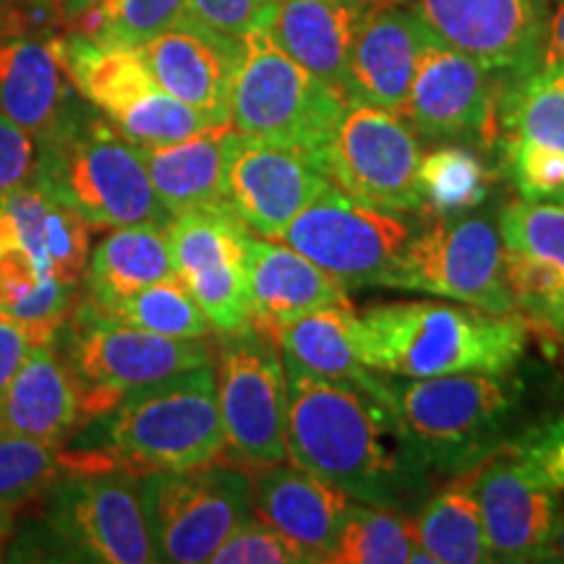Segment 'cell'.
<instances>
[{
	"mask_svg": "<svg viewBox=\"0 0 564 564\" xmlns=\"http://www.w3.org/2000/svg\"><path fill=\"white\" fill-rule=\"evenodd\" d=\"M285 377L288 460L356 502L419 510L432 470L411 449L390 403L358 384L316 377L291 358Z\"/></svg>",
	"mask_w": 564,
	"mask_h": 564,
	"instance_id": "6da1fadb",
	"label": "cell"
},
{
	"mask_svg": "<svg viewBox=\"0 0 564 564\" xmlns=\"http://www.w3.org/2000/svg\"><path fill=\"white\" fill-rule=\"evenodd\" d=\"M76 474L137 468L186 470L225 453V429L212 364L126 392L84 423L70 444Z\"/></svg>",
	"mask_w": 564,
	"mask_h": 564,
	"instance_id": "7a4b0ae2",
	"label": "cell"
},
{
	"mask_svg": "<svg viewBox=\"0 0 564 564\" xmlns=\"http://www.w3.org/2000/svg\"><path fill=\"white\" fill-rule=\"evenodd\" d=\"M356 345L371 371L398 379H432L465 371H512L528 348L520 314L434 301L371 306L356 322Z\"/></svg>",
	"mask_w": 564,
	"mask_h": 564,
	"instance_id": "3957f363",
	"label": "cell"
},
{
	"mask_svg": "<svg viewBox=\"0 0 564 564\" xmlns=\"http://www.w3.org/2000/svg\"><path fill=\"white\" fill-rule=\"evenodd\" d=\"M390 384V408L432 474L460 476L507 447L525 382L512 371L444 373Z\"/></svg>",
	"mask_w": 564,
	"mask_h": 564,
	"instance_id": "277c9868",
	"label": "cell"
},
{
	"mask_svg": "<svg viewBox=\"0 0 564 564\" xmlns=\"http://www.w3.org/2000/svg\"><path fill=\"white\" fill-rule=\"evenodd\" d=\"M34 186L74 209L89 228L167 225L139 144L84 102L74 118L40 141Z\"/></svg>",
	"mask_w": 564,
	"mask_h": 564,
	"instance_id": "5b68a950",
	"label": "cell"
},
{
	"mask_svg": "<svg viewBox=\"0 0 564 564\" xmlns=\"http://www.w3.org/2000/svg\"><path fill=\"white\" fill-rule=\"evenodd\" d=\"M345 97L282 53L262 21L241 37L230 123L246 137L316 152L333 139Z\"/></svg>",
	"mask_w": 564,
	"mask_h": 564,
	"instance_id": "8992f818",
	"label": "cell"
},
{
	"mask_svg": "<svg viewBox=\"0 0 564 564\" xmlns=\"http://www.w3.org/2000/svg\"><path fill=\"white\" fill-rule=\"evenodd\" d=\"M68 316L58 340L63 361L79 387L84 423L137 387L212 364V348L204 340L147 333L100 312L87 299L74 303Z\"/></svg>",
	"mask_w": 564,
	"mask_h": 564,
	"instance_id": "52a82bcc",
	"label": "cell"
},
{
	"mask_svg": "<svg viewBox=\"0 0 564 564\" xmlns=\"http://www.w3.org/2000/svg\"><path fill=\"white\" fill-rule=\"evenodd\" d=\"M58 53L76 91L133 144H173L223 126L162 89L137 47L70 32Z\"/></svg>",
	"mask_w": 564,
	"mask_h": 564,
	"instance_id": "ba28073f",
	"label": "cell"
},
{
	"mask_svg": "<svg viewBox=\"0 0 564 564\" xmlns=\"http://www.w3.org/2000/svg\"><path fill=\"white\" fill-rule=\"evenodd\" d=\"M139 497L158 562H209L251 518V478L230 465L154 470L139 484Z\"/></svg>",
	"mask_w": 564,
	"mask_h": 564,
	"instance_id": "9c48e42d",
	"label": "cell"
},
{
	"mask_svg": "<svg viewBox=\"0 0 564 564\" xmlns=\"http://www.w3.org/2000/svg\"><path fill=\"white\" fill-rule=\"evenodd\" d=\"M387 288L512 314L505 280V246L489 217H440L413 232L384 278Z\"/></svg>",
	"mask_w": 564,
	"mask_h": 564,
	"instance_id": "30bf717a",
	"label": "cell"
},
{
	"mask_svg": "<svg viewBox=\"0 0 564 564\" xmlns=\"http://www.w3.org/2000/svg\"><path fill=\"white\" fill-rule=\"evenodd\" d=\"M45 541L55 560L147 564L154 549L141 510L139 484L118 470L61 478L45 505Z\"/></svg>",
	"mask_w": 564,
	"mask_h": 564,
	"instance_id": "8fae6325",
	"label": "cell"
},
{
	"mask_svg": "<svg viewBox=\"0 0 564 564\" xmlns=\"http://www.w3.org/2000/svg\"><path fill=\"white\" fill-rule=\"evenodd\" d=\"M215 379L225 449L253 465L285 463L288 377L278 337L257 327L223 335Z\"/></svg>",
	"mask_w": 564,
	"mask_h": 564,
	"instance_id": "7c38bea8",
	"label": "cell"
},
{
	"mask_svg": "<svg viewBox=\"0 0 564 564\" xmlns=\"http://www.w3.org/2000/svg\"><path fill=\"white\" fill-rule=\"evenodd\" d=\"M419 137L405 118L377 105L345 100L333 139L322 150L327 178L356 202L384 212H421Z\"/></svg>",
	"mask_w": 564,
	"mask_h": 564,
	"instance_id": "4fadbf2b",
	"label": "cell"
},
{
	"mask_svg": "<svg viewBox=\"0 0 564 564\" xmlns=\"http://www.w3.org/2000/svg\"><path fill=\"white\" fill-rule=\"evenodd\" d=\"M413 232V225L398 212L356 202L333 183L293 217L278 241L303 253L348 291L384 285Z\"/></svg>",
	"mask_w": 564,
	"mask_h": 564,
	"instance_id": "5bb4252c",
	"label": "cell"
},
{
	"mask_svg": "<svg viewBox=\"0 0 564 564\" xmlns=\"http://www.w3.org/2000/svg\"><path fill=\"white\" fill-rule=\"evenodd\" d=\"M173 270L212 324V333L236 335L251 327L246 253L251 230L228 202L173 215L165 225Z\"/></svg>",
	"mask_w": 564,
	"mask_h": 564,
	"instance_id": "9a60e30c",
	"label": "cell"
},
{
	"mask_svg": "<svg viewBox=\"0 0 564 564\" xmlns=\"http://www.w3.org/2000/svg\"><path fill=\"white\" fill-rule=\"evenodd\" d=\"M453 51L505 82L539 66L552 0H392Z\"/></svg>",
	"mask_w": 564,
	"mask_h": 564,
	"instance_id": "2e32d148",
	"label": "cell"
},
{
	"mask_svg": "<svg viewBox=\"0 0 564 564\" xmlns=\"http://www.w3.org/2000/svg\"><path fill=\"white\" fill-rule=\"evenodd\" d=\"M415 137L465 141L486 147L497 141V91L491 74L423 30L419 58L403 112Z\"/></svg>",
	"mask_w": 564,
	"mask_h": 564,
	"instance_id": "e0dca14e",
	"label": "cell"
},
{
	"mask_svg": "<svg viewBox=\"0 0 564 564\" xmlns=\"http://www.w3.org/2000/svg\"><path fill=\"white\" fill-rule=\"evenodd\" d=\"M333 181L316 152L238 133L225 167V202L251 232L278 241L282 230Z\"/></svg>",
	"mask_w": 564,
	"mask_h": 564,
	"instance_id": "ac0fdd59",
	"label": "cell"
},
{
	"mask_svg": "<svg viewBox=\"0 0 564 564\" xmlns=\"http://www.w3.org/2000/svg\"><path fill=\"white\" fill-rule=\"evenodd\" d=\"M497 228L514 314L564 343V202H510Z\"/></svg>",
	"mask_w": 564,
	"mask_h": 564,
	"instance_id": "d6986e66",
	"label": "cell"
},
{
	"mask_svg": "<svg viewBox=\"0 0 564 564\" xmlns=\"http://www.w3.org/2000/svg\"><path fill=\"white\" fill-rule=\"evenodd\" d=\"M474 494L494 562H541L562 510V491L541 484L510 449L474 468Z\"/></svg>",
	"mask_w": 564,
	"mask_h": 564,
	"instance_id": "ffe728a7",
	"label": "cell"
},
{
	"mask_svg": "<svg viewBox=\"0 0 564 564\" xmlns=\"http://www.w3.org/2000/svg\"><path fill=\"white\" fill-rule=\"evenodd\" d=\"M137 51L175 100L209 121L230 123V87L241 58V37L209 30L188 13L178 24L141 42Z\"/></svg>",
	"mask_w": 564,
	"mask_h": 564,
	"instance_id": "44dd1931",
	"label": "cell"
},
{
	"mask_svg": "<svg viewBox=\"0 0 564 564\" xmlns=\"http://www.w3.org/2000/svg\"><path fill=\"white\" fill-rule=\"evenodd\" d=\"M356 499L301 465H264L251 481V514L291 541L306 562L327 564Z\"/></svg>",
	"mask_w": 564,
	"mask_h": 564,
	"instance_id": "7402d4cb",
	"label": "cell"
},
{
	"mask_svg": "<svg viewBox=\"0 0 564 564\" xmlns=\"http://www.w3.org/2000/svg\"><path fill=\"white\" fill-rule=\"evenodd\" d=\"M87 102L58 53V40L0 34V112L34 139H47Z\"/></svg>",
	"mask_w": 564,
	"mask_h": 564,
	"instance_id": "603a6c76",
	"label": "cell"
},
{
	"mask_svg": "<svg viewBox=\"0 0 564 564\" xmlns=\"http://www.w3.org/2000/svg\"><path fill=\"white\" fill-rule=\"evenodd\" d=\"M251 327L278 337L282 327L327 306H348L340 282L282 241L251 232L246 253Z\"/></svg>",
	"mask_w": 564,
	"mask_h": 564,
	"instance_id": "cb8c5ba5",
	"label": "cell"
},
{
	"mask_svg": "<svg viewBox=\"0 0 564 564\" xmlns=\"http://www.w3.org/2000/svg\"><path fill=\"white\" fill-rule=\"evenodd\" d=\"M373 0H274L262 24L282 53L345 97L352 42Z\"/></svg>",
	"mask_w": 564,
	"mask_h": 564,
	"instance_id": "d4e9b609",
	"label": "cell"
},
{
	"mask_svg": "<svg viewBox=\"0 0 564 564\" xmlns=\"http://www.w3.org/2000/svg\"><path fill=\"white\" fill-rule=\"evenodd\" d=\"M423 37L421 21L392 0H373L352 42L345 100L403 112Z\"/></svg>",
	"mask_w": 564,
	"mask_h": 564,
	"instance_id": "484cf974",
	"label": "cell"
},
{
	"mask_svg": "<svg viewBox=\"0 0 564 564\" xmlns=\"http://www.w3.org/2000/svg\"><path fill=\"white\" fill-rule=\"evenodd\" d=\"M0 238L19 243L45 278L82 285L89 262V225L34 183L0 202Z\"/></svg>",
	"mask_w": 564,
	"mask_h": 564,
	"instance_id": "4316f807",
	"label": "cell"
},
{
	"mask_svg": "<svg viewBox=\"0 0 564 564\" xmlns=\"http://www.w3.org/2000/svg\"><path fill=\"white\" fill-rule=\"evenodd\" d=\"M79 423V387L55 343L40 345L21 361L0 394V432L63 444Z\"/></svg>",
	"mask_w": 564,
	"mask_h": 564,
	"instance_id": "83f0119b",
	"label": "cell"
},
{
	"mask_svg": "<svg viewBox=\"0 0 564 564\" xmlns=\"http://www.w3.org/2000/svg\"><path fill=\"white\" fill-rule=\"evenodd\" d=\"M232 137V123H223L173 144H139L154 194L171 217L204 204L225 202V167Z\"/></svg>",
	"mask_w": 564,
	"mask_h": 564,
	"instance_id": "f1b7e54d",
	"label": "cell"
},
{
	"mask_svg": "<svg viewBox=\"0 0 564 564\" xmlns=\"http://www.w3.org/2000/svg\"><path fill=\"white\" fill-rule=\"evenodd\" d=\"M175 274L165 225L141 223L112 228L91 251L84 270V299L97 308H110L126 295Z\"/></svg>",
	"mask_w": 564,
	"mask_h": 564,
	"instance_id": "f546056e",
	"label": "cell"
},
{
	"mask_svg": "<svg viewBox=\"0 0 564 564\" xmlns=\"http://www.w3.org/2000/svg\"><path fill=\"white\" fill-rule=\"evenodd\" d=\"M358 314L352 306H327L280 329L282 356L316 377L364 387L390 403V384L361 361L356 345Z\"/></svg>",
	"mask_w": 564,
	"mask_h": 564,
	"instance_id": "4dcf8cb0",
	"label": "cell"
},
{
	"mask_svg": "<svg viewBox=\"0 0 564 564\" xmlns=\"http://www.w3.org/2000/svg\"><path fill=\"white\" fill-rule=\"evenodd\" d=\"M413 539L434 564L494 562L474 494V470L455 476L411 514Z\"/></svg>",
	"mask_w": 564,
	"mask_h": 564,
	"instance_id": "1f68e13d",
	"label": "cell"
},
{
	"mask_svg": "<svg viewBox=\"0 0 564 564\" xmlns=\"http://www.w3.org/2000/svg\"><path fill=\"white\" fill-rule=\"evenodd\" d=\"M497 141H531L564 152V66H535L497 95Z\"/></svg>",
	"mask_w": 564,
	"mask_h": 564,
	"instance_id": "d6a6232c",
	"label": "cell"
},
{
	"mask_svg": "<svg viewBox=\"0 0 564 564\" xmlns=\"http://www.w3.org/2000/svg\"><path fill=\"white\" fill-rule=\"evenodd\" d=\"M491 173L474 147L444 144L423 154L419 165L421 212L460 217L489 199Z\"/></svg>",
	"mask_w": 564,
	"mask_h": 564,
	"instance_id": "836d02e7",
	"label": "cell"
},
{
	"mask_svg": "<svg viewBox=\"0 0 564 564\" xmlns=\"http://www.w3.org/2000/svg\"><path fill=\"white\" fill-rule=\"evenodd\" d=\"M415 554L411 514L356 502L327 564H403Z\"/></svg>",
	"mask_w": 564,
	"mask_h": 564,
	"instance_id": "e575fe53",
	"label": "cell"
},
{
	"mask_svg": "<svg viewBox=\"0 0 564 564\" xmlns=\"http://www.w3.org/2000/svg\"><path fill=\"white\" fill-rule=\"evenodd\" d=\"M105 314L147 329V333L178 337V340H207L212 335V324L199 303L175 274L126 295L116 306L105 308Z\"/></svg>",
	"mask_w": 564,
	"mask_h": 564,
	"instance_id": "d590c367",
	"label": "cell"
},
{
	"mask_svg": "<svg viewBox=\"0 0 564 564\" xmlns=\"http://www.w3.org/2000/svg\"><path fill=\"white\" fill-rule=\"evenodd\" d=\"M188 17V0H84L74 32L137 47Z\"/></svg>",
	"mask_w": 564,
	"mask_h": 564,
	"instance_id": "8d00e7d4",
	"label": "cell"
},
{
	"mask_svg": "<svg viewBox=\"0 0 564 564\" xmlns=\"http://www.w3.org/2000/svg\"><path fill=\"white\" fill-rule=\"evenodd\" d=\"M70 476L61 444L0 432V507H13L51 491L61 478Z\"/></svg>",
	"mask_w": 564,
	"mask_h": 564,
	"instance_id": "74e56055",
	"label": "cell"
},
{
	"mask_svg": "<svg viewBox=\"0 0 564 564\" xmlns=\"http://www.w3.org/2000/svg\"><path fill=\"white\" fill-rule=\"evenodd\" d=\"M507 171L528 202H564V152L531 141H505Z\"/></svg>",
	"mask_w": 564,
	"mask_h": 564,
	"instance_id": "f35d334b",
	"label": "cell"
},
{
	"mask_svg": "<svg viewBox=\"0 0 564 564\" xmlns=\"http://www.w3.org/2000/svg\"><path fill=\"white\" fill-rule=\"evenodd\" d=\"M507 449L541 484L564 491V413L507 442Z\"/></svg>",
	"mask_w": 564,
	"mask_h": 564,
	"instance_id": "ab89813d",
	"label": "cell"
},
{
	"mask_svg": "<svg viewBox=\"0 0 564 564\" xmlns=\"http://www.w3.org/2000/svg\"><path fill=\"white\" fill-rule=\"evenodd\" d=\"M212 564H295L306 562L291 541L251 514L212 554Z\"/></svg>",
	"mask_w": 564,
	"mask_h": 564,
	"instance_id": "60d3db41",
	"label": "cell"
},
{
	"mask_svg": "<svg viewBox=\"0 0 564 564\" xmlns=\"http://www.w3.org/2000/svg\"><path fill=\"white\" fill-rule=\"evenodd\" d=\"M61 327L63 324L55 322H30L0 312V394L9 387L21 361L40 345L55 343Z\"/></svg>",
	"mask_w": 564,
	"mask_h": 564,
	"instance_id": "b9f144b4",
	"label": "cell"
},
{
	"mask_svg": "<svg viewBox=\"0 0 564 564\" xmlns=\"http://www.w3.org/2000/svg\"><path fill=\"white\" fill-rule=\"evenodd\" d=\"M40 160V139L0 112V202L32 183Z\"/></svg>",
	"mask_w": 564,
	"mask_h": 564,
	"instance_id": "7bdbcfd3",
	"label": "cell"
},
{
	"mask_svg": "<svg viewBox=\"0 0 564 564\" xmlns=\"http://www.w3.org/2000/svg\"><path fill=\"white\" fill-rule=\"evenodd\" d=\"M274 0H188V13L209 30L243 37Z\"/></svg>",
	"mask_w": 564,
	"mask_h": 564,
	"instance_id": "ee69618b",
	"label": "cell"
},
{
	"mask_svg": "<svg viewBox=\"0 0 564 564\" xmlns=\"http://www.w3.org/2000/svg\"><path fill=\"white\" fill-rule=\"evenodd\" d=\"M539 66H564V0H554V11H549Z\"/></svg>",
	"mask_w": 564,
	"mask_h": 564,
	"instance_id": "f6af8a7d",
	"label": "cell"
},
{
	"mask_svg": "<svg viewBox=\"0 0 564 564\" xmlns=\"http://www.w3.org/2000/svg\"><path fill=\"white\" fill-rule=\"evenodd\" d=\"M541 562H564V497H562V510H560V520H556L554 535L549 541L544 556Z\"/></svg>",
	"mask_w": 564,
	"mask_h": 564,
	"instance_id": "bcb514c9",
	"label": "cell"
},
{
	"mask_svg": "<svg viewBox=\"0 0 564 564\" xmlns=\"http://www.w3.org/2000/svg\"><path fill=\"white\" fill-rule=\"evenodd\" d=\"M13 531V514L9 507H0V560H3L6 546H9Z\"/></svg>",
	"mask_w": 564,
	"mask_h": 564,
	"instance_id": "7dc6e473",
	"label": "cell"
},
{
	"mask_svg": "<svg viewBox=\"0 0 564 564\" xmlns=\"http://www.w3.org/2000/svg\"><path fill=\"white\" fill-rule=\"evenodd\" d=\"M82 3H84V0H63V11H66L70 17V13H76L82 9Z\"/></svg>",
	"mask_w": 564,
	"mask_h": 564,
	"instance_id": "c3c4849f",
	"label": "cell"
},
{
	"mask_svg": "<svg viewBox=\"0 0 564 564\" xmlns=\"http://www.w3.org/2000/svg\"><path fill=\"white\" fill-rule=\"evenodd\" d=\"M51 3H58V6H61V9H63V0H51Z\"/></svg>",
	"mask_w": 564,
	"mask_h": 564,
	"instance_id": "681fc988",
	"label": "cell"
},
{
	"mask_svg": "<svg viewBox=\"0 0 564 564\" xmlns=\"http://www.w3.org/2000/svg\"><path fill=\"white\" fill-rule=\"evenodd\" d=\"M552 3H554V0H552Z\"/></svg>",
	"mask_w": 564,
	"mask_h": 564,
	"instance_id": "f907efd6",
	"label": "cell"
}]
</instances>
